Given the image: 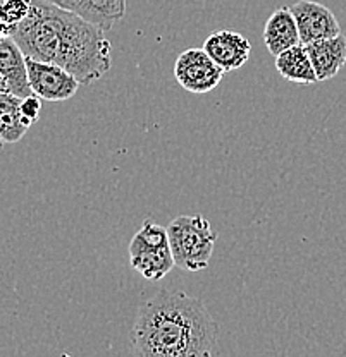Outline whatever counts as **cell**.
Segmentation results:
<instances>
[{"mask_svg": "<svg viewBox=\"0 0 346 357\" xmlns=\"http://www.w3.org/2000/svg\"><path fill=\"white\" fill-rule=\"evenodd\" d=\"M21 112V96L6 91L0 93V137L3 143H17L31 128Z\"/></svg>", "mask_w": 346, "mask_h": 357, "instance_id": "cell-13", "label": "cell"}, {"mask_svg": "<svg viewBox=\"0 0 346 357\" xmlns=\"http://www.w3.org/2000/svg\"><path fill=\"white\" fill-rule=\"evenodd\" d=\"M6 91H10L9 84H7L6 77H3L2 74H0V93H6Z\"/></svg>", "mask_w": 346, "mask_h": 357, "instance_id": "cell-18", "label": "cell"}, {"mask_svg": "<svg viewBox=\"0 0 346 357\" xmlns=\"http://www.w3.org/2000/svg\"><path fill=\"white\" fill-rule=\"evenodd\" d=\"M203 50L215 64L224 69V73H231L247 64L252 54V43L241 33L221 29L208 36L203 43Z\"/></svg>", "mask_w": 346, "mask_h": 357, "instance_id": "cell-8", "label": "cell"}, {"mask_svg": "<svg viewBox=\"0 0 346 357\" xmlns=\"http://www.w3.org/2000/svg\"><path fill=\"white\" fill-rule=\"evenodd\" d=\"M289 9L295 16L300 33V42L303 45L331 38V36H336L341 33V26L333 14V10L327 9L321 2L298 0Z\"/></svg>", "mask_w": 346, "mask_h": 357, "instance_id": "cell-7", "label": "cell"}, {"mask_svg": "<svg viewBox=\"0 0 346 357\" xmlns=\"http://www.w3.org/2000/svg\"><path fill=\"white\" fill-rule=\"evenodd\" d=\"M26 69L31 91L47 102H64L80 88V81L57 64L26 57Z\"/></svg>", "mask_w": 346, "mask_h": 357, "instance_id": "cell-6", "label": "cell"}, {"mask_svg": "<svg viewBox=\"0 0 346 357\" xmlns=\"http://www.w3.org/2000/svg\"><path fill=\"white\" fill-rule=\"evenodd\" d=\"M47 2L54 3V6L61 7V9L71 10V13H74L80 16L81 10H83V7H85V3H87V0H47Z\"/></svg>", "mask_w": 346, "mask_h": 357, "instance_id": "cell-17", "label": "cell"}, {"mask_svg": "<svg viewBox=\"0 0 346 357\" xmlns=\"http://www.w3.org/2000/svg\"><path fill=\"white\" fill-rule=\"evenodd\" d=\"M305 47H307L308 57L314 66L319 83L333 79L346 64V36L343 33L307 43Z\"/></svg>", "mask_w": 346, "mask_h": 357, "instance_id": "cell-9", "label": "cell"}, {"mask_svg": "<svg viewBox=\"0 0 346 357\" xmlns=\"http://www.w3.org/2000/svg\"><path fill=\"white\" fill-rule=\"evenodd\" d=\"M129 263L147 280H161L176 263L171 252L167 229L147 220L128 248Z\"/></svg>", "mask_w": 346, "mask_h": 357, "instance_id": "cell-4", "label": "cell"}, {"mask_svg": "<svg viewBox=\"0 0 346 357\" xmlns=\"http://www.w3.org/2000/svg\"><path fill=\"white\" fill-rule=\"evenodd\" d=\"M31 0H6L0 6V22L14 28L29 14Z\"/></svg>", "mask_w": 346, "mask_h": 357, "instance_id": "cell-15", "label": "cell"}, {"mask_svg": "<svg viewBox=\"0 0 346 357\" xmlns=\"http://www.w3.org/2000/svg\"><path fill=\"white\" fill-rule=\"evenodd\" d=\"M106 29L47 0H31V9L10 29L28 59L64 67L80 84H92L109 73L113 47Z\"/></svg>", "mask_w": 346, "mask_h": 357, "instance_id": "cell-1", "label": "cell"}, {"mask_svg": "<svg viewBox=\"0 0 346 357\" xmlns=\"http://www.w3.org/2000/svg\"><path fill=\"white\" fill-rule=\"evenodd\" d=\"M264 43L274 57L301 43L298 26L289 7H279L271 14L264 26Z\"/></svg>", "mask_w": 346, "mask_h": 357, "instance_id": "cell-11", "label": "cell"}, {"mask_svg": "<svg viewBox=\"0 0 346 357\" xmlns=\"http://www.w3.org/2000/svg\"><path fill=\"white\" fill-rule=\"evenodd\" d=\"M3 150V141H2V137H0V151Z\"/></svg>", "mask_w": 346, "mask_h": 357, "instance_id": "cell-19", "label": "cell"}, {"mask_svg": "<svg viewBox=\"0 0 346 357\" xmlns=\"http://www.w3.org/2000/svg\"><path fill=\"white\" fill-rule=\"evenodd\" d=\"M171 252L178 268L202 271L210 263L217 234L203 215H181L167 227Z\"/></svg>", "mask_w": 346, "mask_h": 357, "instance_id": "cell-3", "label": "cell"}, {"mask_svg": "<svg viewBox=\"0 0 346 357\" xmlns=\"http://www.w3.org/2000/svg\"><path fill=\"white\" fill-rule=\"evenodd\" d=\"M276 69L284 79L298 84H315L319 83L315 76L314 66L308 57L307 47L303 43L295 45L288 50L276 55Z\"/></svg>", "mask_w": 346, "mask_h": 357, "instance_id": "cell-12", "label": "cell"}, {"mask_svg": "<svg viewBox=\"0 0 346 357\" xmlns=\"http://www.w3.org/2000/svg\"><path fill=\"white\" fill-rule=\"evenodd\" d=\"M124 14L126 0H87L80 16L107 31L121 21Z\"/></svg>", "mask_w": 346, "mask_h": 357, "instance_id": "cell-14", "label": "cell"}, {"mask_svg": "<svg viewBox=\"0 0 346 357\" xmlns=\"http://www.w3.org/2000/svg\"><path fill=\"white\" fill-rule=\"evenodd\" d=\"M133 354L192 357L219 354V325L202 301L161 290L140 306L131 330Z\"/></svg>", "mask_w": 346, "mask_h": 357, "instance_id": "cell-2", "label": "cell"}, {"mask_svg": "<svg viewBox=\"0 0 346 357\" xmlns=\"http://www.w3.org/2000/svg\"><path fill=\"white\" fill-rule=\"evenodd\" d=\"M40 110H42V98L36 96L35 93L29 96H24L21 98V112L28 121H31L35 124L40 117Z\"/></svg>", "mask_w": 346, "mask_h": 357, "instance_id": "cell-16", "label": "cell"}, {"mask_svg": "<svg viewBox=\"0 0 346 357\" xmlns=\"http://www.w3.org/2000/svg\"><path fill=\"white\" fill-rule=\"evenodd\" d=\"M174 76L186 91L203 95L219 86L224 69L215 64L203 48H188L176 59Z\"/></svg>", "mask_w": 346, "mask_h": 357, "instance_id": "cell-5", "label": "cell"}, {"mask_svg": "<svg viewBox=\"0 0 346 357\" xmlns=\"http://www.w3.org/2000/svg\"><path fill=\"white\" fill-rule=\"evenodd\" d=\"M3 2H6V0H0V6H2V3H3Z\"/></svg>", "mask_w": 346, "mask_h": 357, "instance_id": "cell-20", "label": "cell"}, {"mask_svg": "<svg viewBox=\"0 0 346 357\" xmlns=\"http://www.w3.org/2000/svg\"><path fill=\"white\" fill-rule=\"evenodd\" d=\"M0 74L6 77L10 93L21 98L33 95L26 69V55L10 36L0 40Z\"/></svg>", "mask_w": 346, "mask_h": 357, "instance_id": "cell-10", "label": "cell"}]
</instances>
